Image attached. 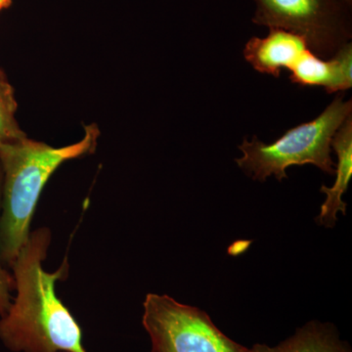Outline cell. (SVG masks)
Segmentation results:
<instances>
[{
  "mask_svg": "<svg viewBox=\"0 0 352 352\" xmlns=\"http://www.w3.org/2000/svg\"><path fill=\"white\" fill-rule=\"evenodd\" d=\"M351 113V100L344 101V95H338L318 117L289 129L270 144L256 136L252 141H243L239 146L243 156L235 162L241 170L258 182H265L271 175L282 182L288 178L287 168L305 164H314L333 175V138Z\"/></svg>",
  "mask_w": 352,
  "mask_h": 352,
  "instance_id": "cell-3",
  "label": "cell"
},
{
  "mask_svg": "<svg viewBox=\"0 0 352 352\" xmlns=\"http://www.w3.org/2000/svg\"><path fill=\"white\" fill-rule=\"evenodd\" d=\"M289 73V80L300 87H323L329 94L346 91L352 87V44H346L328 59L308 50Z\"/></svg>",
  "mask_w": 352,
  "mask_h": 352,
  "instance_id": "cell-6",
  "label": "cell"
},
{
  "mask_svg": "<svg viewBox=\"0 0 352 352\" xmlns=\"http://www.w3.org/2000/svg\"><path fill=\"white\" fill-rule=\"evenodd\" d=\"M332 150L337 155L336 164V180L332 187L322 186L320 191L325 194L326 200L322 205L317 221L325 227L335 226L337 214H346V204L342 201V195L349 188L352 175V117L344 122L333 136Z\"/></svg>",
  "mask_w": 352,
  "mask_h": 352,
  "instance_id": "cell-8",
  "label": "cell"
},
{
  "mask_svg": "<svg viewBox=\"0 0 352 352\" xmlns=\"http://www.w3.org/2000/svg\"><path fill=\"white\" fill-rule=\"evenodd\" d=\"M342 1H344V3L347 4V6L351 7V6H352V0H342Z\"/></svg>",
  "mask_w": 352,
  "mask_h": 352,
  "instance_id": "cell-13",
  "label": "cell"
},
{
  "mask_svg": "<svg viewBox=\"0 0 352 352\" xmlns=\"http://www.w3.org/2000/svg\"><path fill=\"white\" fill-rule=\"evenodd\" d=\"M308 50L302 36L284 30L270 29L265 38L250 39L243 53L256 71L279 78L282 69L289 71Z\"/></svg>",
  "mask_w": 352,
  "mask_h": 352,
  "instance_id": "cell-7",
  "label": "cell"
},
{
  "mask_svg": "<svg viewBox=\"0 0 352 352\" xmlns=\"http://www.w3.org/2000/svg\"><path fill=\"white\" fill-rule=\"evenodd\" d=\"M2 171L0 170V208H1ZM14 285V278L9 275L0 263V316H4L8 311L12 300L11 291Z\"/></svg>",
  "mask_w": 352,
  "mask_h": 352,
  "instance_id": "cell-11",
  "label": "cell"
},
{
  "mask_svg": "<svg viewBox=\"0 0 352 352\" xmlns=\"http://www.w3.org/2000/svg\"><path fill=\"white\" fill-rule=\"evenodd\" d=\"M247 352H351L333 325L308 322L289 339L275 346L256 344Z\"/></svg>",
  "mask_w": 352,
  "mask_h": 352,
  "instance_id": "cell-9",
  "label": "cell"
},
{
  "mask_svg": "<svg viewBox=\"0 0 352 352\" xmlns=\"http://www.w3.org/2000/svg\"><path fill=\"white\" fill-rule=\"evenodd\" d=\"M16 111L17 102L13 88L0 71V147L27 138L16 120Z\"/></svg>",
  "mask_w": 352,
  "mask_h": 352,
  "instance_id": "cell-10",
  "label": "cell"
},
{
  "mask_svg": "<svg viewBox=\"0 0 352 352\" xmlns=\"http://www.w3.org/2000/svg\"><path fill=\"white\" fill-rule=\"evenodd\" d=\"M50 242V229H38L13 263L17 296L0 319V340L11 351L87 352L82 329L56 295L67 266L53 273L44 270Z\"/></svg>",
  "mask_w": 352,
  "mask_h": 352,
  "instance_id": "cell-1",
  "label": "cell"
},
{
  "mask_svg": "<svg viewBox=\"0 0 352 352\" xmlns=\"http://www.w3.org/2000/svg\"><path fill=\"white\" fill-rule=\"evenodd\" d=\"M252 22L302 36L317 56L328 59L351 43V7L342 0H254Z\"/></svg>",
  "mask_w": 352,
  "mask_h": 352,
  "instance_id": "cell-4",
  "label": "cell"
},
{
  "mask_svg": "<svg viewBox=\"0 0 352 352\" xmlns=\"http://www.w3.org/2000/svg\"><path fill=\"white\" fill-rule=\"evenodd\" d=\"M143 307L150 352H247V347L227 337L198 307L157 294H148Z\"/></svg>",
  "mask_w": 352,
  "mask_h": 352,
  "instance_id": "cell-5",
  "label": "cell"
},
{
  "mask_svg": "<svg viewBox=\"0 0 352 352\" xmlns=\"http://www.w3.org/2000/svg\"><path fill=\"white\" fill-rule=\"evenodd\" d=\"M99 135L98 126L94 124L85 127L82 140L64 147L28 138L0 147V258L4 263L12 266L27 244L39 197L51 175L65 162L94 152Z\"/></svg>",
  "mask_w": 352,
  "mask_h": 352,
  "instance_id": "cell-2",
  "label": "cell"
},
{
  "mask_svg": "<svg viewBox=\"0 0 352 352\" xmlns=\"http://www.w3.org/2000/svg\"><path fill=\"white\" fill-rule=\"evenodd\" d=\"M11 0H0V10L6 8V7L8 6L10 4Z\"/></svg>",
  "mask_w": 352,
  "mask_h": 352,
  "instance_id": "cell-12",
  "label": "cell"
}]
</instances>
